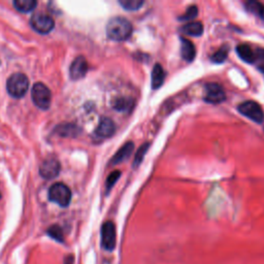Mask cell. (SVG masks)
Masks as SVG:
<instances>
[{"label": "cell", "mask_w": 264, "mask_h": 264, "mask_svg": "<svg viewBox=\"0 0 264 264\" xmlns=\"http://www.w3.org/2000/svg\"><path fill=\"white\" fill-rule=\"evenodd\" d=\"M132 31V24L123 17H115L106 25L107 38L115 41H127L131 36Z\"/></svg>", "instance_id": "cell-1"}, {"label": "cell", "mask_w": 264, "mask_h": 264, "mask_svg": "<svg viewBox=\"0 0 264 264\" xmlns=\"http://www.w3.org/2000/svg\"><path fill=\"white\" fill-rule=\"evenodd\" d=\"M29 88V80L24 74L18 72L12 75L7 80L6 90L8 94L14 98L23 97Z\"/></svg>", "instance_id": "cell-2"}, {"label": "cell", "mask_w": 264, "mask_h": 264, "mask_svg": "<svg viewBox=\"0 0 264 264\" xmlns=\"http://www.w3.org/2000/svg\"><path fill=\"white\" fill-rule=\"evenodd\" d=\"M34 104L41 110H48L52 102V93L50 89L42 83H36L31 91Z\"/></svg>", "instance_id": "cell-3"}, {"label": "cell", "mask_w": 264, "mask_h": 264, "mask_svg": "<svg viewBox=\"0 0 264 264\" xmlns=\"http://www.w3.org/2000/svg\"><path fill=\"white\" fill-rule=\"evenodd\" d=\"M49 199L60 206L65 207L70 203L71 191L65 184L56 183L49 189Z\"/></svg>", "instance_id": "cell-4"}, {"label": "cell", "mask_w": 264, "mask_h": 264, "mask_svg": "<svg viewBox=\"0 0 264 264\" xmlns=\"http://www.w3.org/2000/svg\"><path fill=\"white\" fill-rule=\"evenodd\" d=\"M238 110L243 116L247 117L248 119L255 123L261 124L264 121V112L262 107L257 102H252V100H248V102L241 103Z\"/></svg>", "instance_id": "cell-5"}, {"label": "cell", "mask_w": 264, "mask_h": 264, "mask_svg": "<svg viewBox=\"0 0 264 264\" xmlns=\"http://www.w3.org/2000/svg\"><path fill=\"white\" fill-rule=\"evenodd\" d=\"M30 25L36 32L41 34H47L54 29L55 22H54V19L51 16L39 13L33 15L30 19Z\"/></svg>", "instance_id": "cell-6"}, {"label": "cell", "mask_w": 264, "mask_h": 264, "mask_svg": "<svg viewBox=\"0 0 264 264\" xmlns=\"http://www.w3.org/2000/svg\"><path fill=\"white\" fill-rule=\"evenodd\" d=\"M117 244L116 226L112 221L105 222L102 227V245L107 252H113Z\"/></svg>", "instance_id": "cell-7"}, {"label": "cell", "mask_w": 264, "mask_h": 264, "mask_svg": "<svg viewBox=\"0 0 264 264\" xmlns=\"http://www.w3.org/2000/svg\"><path fill=\"white\" fill-rule=\"evenodd\" d=\"M226 94L223 87L217 83H208L205 86L204 100L208 103L218 104L225 102Z\"/></svg>", "instance_id": "cell-8"}, {"label": "cell", "mask_w": 264, "mask_h": 264, "mask_svg": "<svg viewBox=\"0 0 264 264\" xmlns=\"http://www.w3.org/2000/svg\"><path fill=\"white\" fill-rule=\"evenodd\" d=\"M60 169V162L56 158H48L41 163L40 174L45 180H52L59 175Z\"/></svg>", "instance_id": "cell-9"}, {"label": "cell", "mask_w": 264, "mask_h": 264, "mask_svg": "<svg viewBox=\"0 0 264 264\" xmlns=\"http://www.w3.org/2000/svg\"><path fill=\"white\" fill-rule=\"evenodd\" d=\"M115 132L116 125L110 118H102L95 129V135L100 140L110 139L115 134Z\"/></svg>", "instance_id": "cell-10"}, {"label": "cell", "mask_w": 264, "mask_h": 264, "mask_svg": "<svg viewBox=\"0 0 264 264\" xmlns=\"http://www.w3.org/2000/svg\"><path fill=\"white\" fill-rule=\"evenodd\" d=\"M88 71V62L85 57L79 56L72 61L70 68H69V74L72 80H81L83 79Z\"/></svg>", "instance_id": "cell-11"}, {"label": "cell", "mask_w": 264, "mask_h": 264, "mask_svg": "<svg viewBox=\"0 0 264 264\" xmlns=\"http://www.w3.org/2000/svg\"><path fill=\"white\" fill-rule=\"evenodd\" d=\"M181 56L187 62H192L196 56L195 45L185 38H181Z\"/></svg>", "instance_id": "cell-12"}, {"label": "cell", "mask_w": 264, "mask_h": 264, "mask_svg": "<svg viewBox=\"0 0 264 264\" xmlns=\"http://www.w3.org/2000/svg\"><path fill=\"white\" fill-rule=\"evenodd\" d=\"M133 150H134V143L132 142H126L123 147L115 154V156L112 159V164L114 165L119 164V163L125 161L126 159H128L131 156Z\"/></svg>", "instance_id": "cell-13"}, {"label": "cell", "mask_w": 264, "mask_h": 264, "mask_svg": "<svg viewBox=\"0 0 264 264\" xmlns=\"http://www.w3.org/2000/svg\"><path fill=\"white\" fill-rule=\"evenodd\" d=\"M165 70L163 69L162 65L155 64L153 70H152V88L154 90L159 89L165 80Z\"/></svg>", "instance_id": "cell-14"}, {"label": "cell", "mask_w": 264, "mask_h": 264, "mask_svg": "<svg viewBox=\"0 0 264 264\" xmlns=\"http://www.w3.org/2000/svg\"><path fill=\"white\" fill-rule=\"evenodd\" d=\"M181 32L190 36H200L203 33V25L202 22H189L181 27Z\"/></svg>", "instance_id": "cell-15"}, {"label": "cell", "mask_w": 264, "mask_h": 264, "mask_svg": "<svg viewBox=\"0 0 264 264\" xmlns=\"http://www.w3.org/2000/svg\"><path fill=\"white\" fill-rule=\"evenodd\" d=\"M236 52L240 58L247 63H255V52L247 43H242L236 47Z\"/></svg>", "instance_id": "cell-16"}, {"label": "cell", "mask_w": 264, "mask_h": 264, "mask_svg": "<svg viewBox=\"0 0 264 264\" xmlns=\"http://www.w3.org/2000/svg\"><path fill=\"white\" fill-rule=\"evenodd\" d=\"M133 106H134V102L130 98H125V97L118 98L114 100V102H113V107L115 108V110L123 112V113L129 112L130 110H132Z\"/></svg>", "instance_id": "cell-17"}, {"label": "cell", "mask_w": 264, "mask_h": 264, "mask_svg": "<svg viewBox=\"0 0 264 264\" xmlns=\"http://www.w3.org/2000/svg\"><path fill=\"white\" fill-rule=\"evenodd\" d=\"M38 5V2L35 0H15L14 6L17 11L21 13H29L33 11Z\"/></svg>", "instance_id": "cell-18"}, {"label": "cell", "mask_w": 264, "mask_h": 264, "mask_svg": "<svg viewBox=\"0 0 264 264\" xmlns=\"http://www.w3.org/2000/svg\"><path fill=\"white\" fill-rule=\"evenodd\" d=\"M149 148H150V142H144L142 143L141 147L138 149V151H136V154H135V157H134V160H133V163L132 165L133 167H139L141 165V163L142 162L145 154L148 153L149 151Z\"/></svg>", "instance_id": "cell-19"}, {"label": "cell", "mask_w": 264, "mask_h": 264, "mask_svg": "<svg viewBox=\"0 0 264 264\" xmlns=\"http://www.w3.org/2000/svg\"><path fill=\"white\" fill-rule=\"evenodd\" d=\"M120 5L126 11H138L144 4L143 0H120Z\"/></svg>", "instance_id": "cell-20"}, {"label": "cell", "mask_w": 264, "mask_h": 264, "mask_svg": "<svg viewBox=\"0 0 264 264\" xmlns=\"http://www.w3.org/2000/svg\"><path fill=\"white\" fill-rule=\"evenodd\" d=\"M245 7H247V10L255 15L259 16L261 19L264 20V5L258 1H248L245 3Z\"/></svg>", "instance_id": "cell-21"}, {"label": "cell", "mask_w": 264, "mask_h": 264, "mask_svg": "<svg viewBox=\"0 0 264 264\" xmlns=\"http://www.w3.org/2000/svg\"><path fill=\"white\" fill-rule=\"evenodd\" d=\"M227 56H228V48L224 47L214 53L211 59L215 63H223L227 59Z\"/></svg>", "instance_id": "cell-22"}, {"label": "cell", "mask_w": 264, "mask_h": 264, "mask_svg": "<svg viewBox=\"0 0 264 264\" xmlns=\"http://www.w3.org/2000/svg\"><path fill=\"white\" fill-rule=\"evenodd\" d=\"M198 15V8L196 5H191L187 12L183 15V16H181L179 18V20L181 21H190V20H193L195 19V18L197 17Z\"/></svg>", "instance_id": "cell-23"}, {"label": "cell", "mask_w": 264, "mask_h": 264, "mask_svg": "<svg viewBox=\"0 0 264 264\" xmlns=\"http://www.w3.org/2000/svg\"><path fill=\"white\" fill-rule=\"evenodd\" d=\"M48 234L51 236V238H53L54 240L57 241V242H61V243L63 242L62 229L57 225H54V226L50 227L49 230H48Z\"/></svg>", "instance_id": "cell-24"}, {"label": "cell", "mask_w": 264, "mask_h": 264, "mask_svg": "<svg viewBox=\"0 0 264 264\" xmlns=\"http://www.w3.org/2000/svg\"><path fill=\"white\" fill-rule=\"evenodd\" d=\"M120 177H121V171L116 170V171L112 172V174L110 175V177H108L107 180H106V190L107 191H110L114 187V185L116 184V182L119 180Z\"/></svg>", "instance_id": "cell-25"}, {"label": "cell", "mask_w": 264, "mask_h": 264, "mask_svg": "<svg viewBox=\"0 0 264 264\" xmlns=\"http://www.w3.org/2000/svg\"><path fill=\"white\" fill-rule=\"evenodd\" d=\"M260 70H261V71H262V72H263V74H264V68H261V69H260Z\"/></svg>", "instance_id": "cell-26"}]
</instances>
